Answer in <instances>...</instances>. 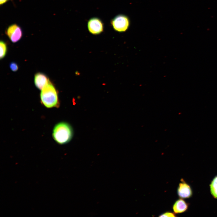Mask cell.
<instances>
[{"instance_id":"12","label":"cell","mask_w":217,"mask_h":217,"mask_svg":"<svg viewBox=\"0 0 217 217\" xmlns=\"http://www.w3.org/2000/svg\"><path fill=\"white\" fill-rule=\"evenodd\" d=\"M159 217H176V215L174 213L168 211L165 212L159 216Z\"/></svg>"},{"instance_id":"2","label":"cell","mask_w":217,"mask_h":217,"mask_svg":"<svg viewBox=\"0 0 217 217\" xmlns=\"http://www.w3.org/2000/svg\"><path fill=\"white\" fill-rule=\"evenodd\" d=\"M73 135L72 127L69 124L65 122H61L57 123L53 130V138L59 144H64L69 142Z\"/></svg>"},{"instance_id":"1","label":"cell","mask_w":217,"mask_h":217,"mask_svg":"<svg viewBox=\"0 0 217 217\" xmlns=\"http://www.w3.org/2000/svg\"><path fill=\"white\" fill-rule=\"evenodd\" d=\"M40 96L41 103L46 108L59 106L58 91L50 81L41 90Z\"/></svg>"},{"instance_id":"5","label":"cell","mask_w":217,"mask_h":217,"mask_svg":"<svg viewBox=\"0 0 217 217\" xmlns=\"http://www.w3.org/2000/svg\"><path fill=\"white\" fill-rule=\"evenodd\" d=\"M87 27L90 33L93 34L97 35L103 32L104 25L100 19L97 17H93L89 20L87 23Z\"/></svg>"},{"instance_id":"7","label":"cell","mask_w":217,"mask_h":217,"mask_svg":"<svg viewBox=\"0 0 217 217\" xmlns=\"http://www.w3.org/2000/svg\"><path fill=\"white\" fill-rule=\"evenodd\" d=\"M50 81L49 78L44 74L38 72L34 75V83L36 86L42 90Z\"/></svg>"},{"instance_id":"9","label":"cell","mask_w":217,"mask_h":217,"mask_svg":"<svg viewBox=\"0 0 217 217\" xmlns=\"http://www.w3.org/2000/svg\"><path fill=\"white\" fill-rule=\"evenodd\" d=\"M210 186L212 195L215 198L217 199V176L213 179Z\"/></svg>"},{"instance_id":"11","label":"cell","mask_w":217,"mask_h":217,"mask_svg":"<svg viewBox=\"0 0 217 217\" xmlns=\"http://www.w3.org/2000/svg\"><path fill=\"white\" fill-rule=\"evenodd\" d=\"M11 70L14 72L16 71L18 69V66L15 62H12L9 65Z\"/></svg>"},{"instance_id":"3","label":"cell","mask_w":217,"mask_h":217,"mask_svg":"<svg viewBox=\"0 0 217 217\" xmlns=\"http://www.w3.org/2000/svg\"><path fill=\"white\" fill-rule=\"evenodd\" d=\"M111 23L114 30L119 32L126 31L130 25L129 18L123 14L117 15L112 20Z\"/></svg>"},{"instance_id":"4","label":"cell","mask_w":217,"mask_h":217,"mask_svg":"<svg viewBox=\"0 0 217 217\" xmlns=\"http://www.w3.org/2000/svg\"><path fill=\"white\" fill-rule=\"evenodd\" d=\"M5 33L11 41L15 43L19 41L23 36L21 28L16 24H13L9 26L5 30Z\"/></svg>"},{"instance_id":"13","label":"cell","mask_w":217,"mask_h":217,"mask_svg":"<svg viewBox=\"0 0 217 217\" xmlns=\"http://www.w3.org/2000/svg\"><path fill=\"white\" fill-rule=\"evenodd\" d=\"M10 0H0V5H2Z\"/></svg>"},{"instance_id":"10","label":"cell","mask_w":217,"mask_h":217,"mask_svg":"<svg viewBox=\"0 0 217 217\" xmlns=\"http://www.w3.org/2000/svg\"><path fill=\"white\" fill-rule=\"evenodd\" d=\"M0 59H2L5 57L7 52V44L3 40L0 41Z\"/></svg>"},{"instance_id":"8","label":"cell","mask_w":217,"mask_h":217,"mask_svg":"<svg viewBox=\"0 0 217 217\" xmlns=\"http://www.w3.org/2000/svg\"><path fill=\"white\" fill-rule=\"evenodd\" d=\"M188 207L187 203L183 200L180 199L175 202L172 206V209L175 213L178 214L184 212Z\"/></svg>"},{"instance_id":"6","label":"cell","mask_w":217,"mask_h":217,"mask_svg":"<svg viewBox=\"0 0 217 217\" xmlns=\"http://www.w3.org/2000/svg\"><path fill=\"white\" fill-rule=\"evenodd\" d=\"M181 182L179 184L177 193L179 197L185 199L190 197L192 195V191L190 186L182 179Z\"/></svg>"}]
</instances>
